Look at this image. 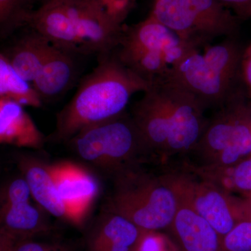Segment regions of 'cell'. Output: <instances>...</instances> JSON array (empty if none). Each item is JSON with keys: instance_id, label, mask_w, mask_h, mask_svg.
Masks as SVG:
<instances>
[{"instance_id": "cell-1", "label": "cell", "mask_w": 251, "mask_h": 251, "mask_svg": "<svg viewBox=\"0 0 251 251\" xmlns=\"http://www.w3.org/2000/svg\"><path fill=\"white\" fill-rule=\"evenodd\" d=\"M206 109L173 77L155 81L130 114L151 159L191 153L206 125Z\"/></svg>"}, {"instance_id": "cell-2", "label": "cell", "mask_w": 251, "mask_h": 251, "mask_svg": "<svg viewBox=\"0 0 251 251\" xmlns=\"http://www.w3.org/2000/svg\"><path fill=\"white\" fill-rule=\"evenodd\" d=\"M151 84L122 64L112 52L100 56L93 72L81 82L72 100L59 111L50 139L68 142L81 130L111 120L126 110L135 94Z\"/></svg>"}, {"instance_id": "cell-3", "label": "cell", "mask_w": 251, "mask_h": 251, "mask_svg": "<svg viewBox=\"0 0 251 251\" xmlns=\"http://www.w3.org/2000/svg\"><path fill=\"white\" fill-rule=\"evenodd\" d=\"M27 26L73 55L99 56L115 49L124 27L92 0H49L33 10Z\"/></svg>"}, {"instance_id": "cell-4", "label": "cell", "mask_w": 251, "mask_h": 251, "mask_svg": "<svg viewBox=\"0 0 251 251\" xmlns=\"http://www.w3.org/2000/svg\"><path fill=\"white\" fill-rule=\"evenodd\" d=\"M141 165L112 176L113 186L105 209L125 218L141 230H166L177 209V195L167 172L155 175Z\"/></svg>"}, {"instance_id": "cell-5", "label": "cell", "mask_w": 251, "mask_h": 251, "mask_svg": "<svg viewBox=\"0 0 251 251\" xmlns=\"http://www.w3.org/2000/svg\"><path fill=\"white\" fill-rule=\"evenodd\" d=\"M195 50L150 14L138 24L123 27L112 53L151 84L171 76L173 68Z\"/></svg>"}, {"instance_id": "cell-6", "label": "cell", "mask_w": 251, "mask_h": 251, "mask_svg": "<svg viewBox=\"0 0 251 251\" xmlns=\"http://www.w3.org/2000/svg\"><path fill=\"white\" fill-rule=\"evenodd\" d=\"M242 52L231 40L210 44L202 53L195 50L172 70L171 77L184 86L206 109H216L236 92Z\"/></svg>"}, {"instance_id": "cell-7", "label": "cell", "mask_w": 251, "mask_h": 251, "mask_svg": "<svg viewBox=\"0 0 251 251\" xmlns=\"http://www.w3.org/2000/svg\"><path fill=\"white\" fill-rule=\"evenodd\" d=\"M68 143L83 161L112 177L151 160L133 119L126 111L81 130Z\"/></svg>"}, {"instance_id": "cell-8", "label": "cell", "mask_w": 251, "mask_h": 251, "mask_svg": "<svg viewBox=\"0 0 251 251\" xmlns=\"http://www.w3.org/2000/svg\"><path fill=\"white\" fill-rule=\"evenodd\" d=\"M237 90L208 118L204 131L191 153L204 169H222L251 156L250 109Z\"/></svg>"}, {"instance_id": "cell-9", "label": "cell", "mask_w": 251, "mask_h": 251, "mask_svg": "<svg viewBox=\"0 0 251 251\" xmlns=\"http://www.w3.org/2000/svg\"><path fill=\"white\" fill-rule=\"evenodd\" d=\"M151 15L196 50L237 27V18L217 0H154Z\"/></svg>"}, {"instance_id": "cell-10", "label": "cell", "mask_w": 251, "mask_h": 251, "mask_svg": "<svg viewBox=\"0 0 251 251\" xmlns=\"http://www.w3.org/2000/svg\"><path fill=\"white\" fill-rule=\"evenodd\" d=\"M178 198L206 220L221 238L250 214L245 200L230 193L195 173L188 166L167 171Z\"/></svg>"}, {"instance_id": "cell-11", "label": "cell", "mask_w": 251, "mask_h": 251, "mask_svg": "<svg viewBox=\"0 0 251 251\" xmlns=\"http://www.w3.org/2000/svg\"><path fill=\"white\" fill-rule=\"evenodd\" d=\"M49 166L59 197L70 216L71 224L82 227L100 193L98 179L74 162H57Z\"/></svg>"}, {"instance_id": "cell-12", "label": "cell", "mask_w": 251, "mask_h": 251, "mask_svg": "<svg viewBox=\"0 0 251 251\" xmlns=\"http://www.w3.org/2000/svg\"><path fill=\"white\" fill-rule=\"evenodd\" d=\"M166 229L179 251H222L221 238L205 219L184 201Z\"/></svg>"}, {"instance_id": "cell-13", "label": "cell", "mask_w": 251, "mask_h": 251, "mask_svg": "<svg viewBox=\"0 0 251 251\" xmlns=\"http://www.w3.org/2000/svg\"><path fill=\"white\" fill-rule=\"evenodd\" d=\"M19 173L27 181L31 198L49 214L71 224L70 216L59 197L49 170V163L28 153L16 156Z\"/></svg>"}, {"instance_id": "cell-14", "label": "cell", "mask_w": 251, "mask_h": 251, "mask_svg": "<svg viewBox=\"0 0 251 251\" xmlns=\"http://www.w3.org/2000/svg\"><path fill=\"white\" fill-rule=\"evenodd\" d=\"M142 230L125 218L104 209L85 234L87 251H131Z\"/></svg>"}, {"instance_id": "cell-15", "label": "cell", "mask_w": 251, "mask_h": 251, "mask_svg": "<svg viewBox=\"0 0 251 251\" xmlns=\"http://www.w3.org/2000/svg\"><path fill=\"white\" fill-rule=\"evenodd\" d=\"M24 107L14 100L0 98V144L41 150L45 145V135Z\"/></svg>"}, {"instance_id": "cell-16", "label": "cell", "mask_w": 251, "mask_h": 251, "mask_svg": "<svg viewBox=\"0 0 251 251\" xmlns=\"http://www.w3.org/2000/svg\"><path fill=\"white\" fill-rule=\"evenodd\" d=\"M74 57L54 46L31 84L41 101L60 97L70 88L76 75Z\"/></svg>"}, {"instance_id": "cell-17", "label": "cell", "mask_w": 251, "mask_h": 251, "mask_svg": "<svg viewBox=\"0 0 251 251\" xmlns=\"http://www.w3.org/2000/svg\"><path fill=\"white\" fill-rule=\"evenodd\" d=\"M44 210L31 201L0 208V233L15 241L34 239L53 229Z\"/></svg>"}, {"instance_id": "cell-18", "label": "cell", "mask_w": 251, "mask_h": 251, "mask_svg": "<svg viewBox=\"0 0 251 251\" xmlns=\"http://www.w3.org/2000/svg\"><path fill=\"white\" fill-rule=\"evenodd\" d=\"M53 47L46 38L31 29L2 53L20 77L31 86Z\"/></svg>"}, {"instance_id": "cell-19", "label": "cell", "mask_w": 251, "mask_h": 251, "mask_svg": "<svg viewBox=\"0 0 251 251\" xmlns=\"http://www.w3.org/2000/svg\"><path fill=\"white\" fill-rule=\"evenodd\" d=\"M189 167L198 175L227 192L237 191L245 195L251 193V156L222 169H204L191 165Z\"/></svg>"}, {"instance_id": "cell-20", "label": "cell", "mask_w": 251, "mask_h": 251, "mask_svg": "<svg viewBox=\"0 0 251 251\" xmlns=\"http://www.w3.org/2000/svg\"><path fill=\"white\" fill-rule=\"evenodd\" d=\"M0 98L11 99L23 106L32 108H40L43 103L32 87L20 77L2 52H0Z\"/></svg>"}, {"instance_id": "cell-21", "label": "cell", "mask_w": 251, "mask_h": 251, "mask_svg": "<svg viewBox=\"0 0 251 251\" xmlns=\"http://www.w3.org/2000/svg\"><path fill=\"white\" fill-rule=\"evenodd\" d=\"M34 0H0V40L27 26Z\"/></svg>"}, {"instance_id": "cell-22", "label": "cell", "mask_w": 251, "mask_h": 251, "mask_svg": "<svg viewBox=\"0 0 251 251\" xmlns=\"http://www.w3.org/2000/svg\"><path fill=\"white\" fill-rule=\"evenodd\" d=\"M221 249L222 251H251V210L222 237Z\"/></svg>"}, {"instance_id": "cell-23", "label": "cell", "mask_w": 251, "mask_h": 251, "mask_svg": "<svg viewBox=\"0 0 251 251\" xmlns=\"http://www.w3.org/2000/svg\"><path fill=\"white\" fill-rule=\"evenodd\" d=\"M131 251H179L171 237L159 231L142 230Z\"/></svg>"}, {"instance_id": "cell-24", "label": "cell", "mask_w": 251, "mask_h": 251, "mask_svg": "<svg viewBox=\"0 0 251 251\" xmlns=\"http://www.w3.org/2000/svg\"><path fill=\"white\" fill-rule=\"evenodd\" d=\"M14 251H78V247L67 240L39 242L31 239L15 241Z\"/></svg>"}, {"instance_id": "cell-25", "label": "cell", "mask_w": 251, "mask_h": 251, "mask_svg": "<svg viewBox=\"0 0 251 251\" xmlns=\"http://www.w3.org/2000/svg\"><path fill=\"white\" fill-rule=\"evenodd\" d=\"M101 8L109 18L119 25L123 22L133 8L135 0H92Z\"/></svg>"}, {"instance_id": "cell-26", "label": "cell", "mask_w": 251, "mask_h": 251, "mask_svg": "<svg viewBox=\"0 0 251 251\" xmlns=\"http://www.w3.org/2000/svg\"><path fill=\"white\" fill-rule=\"evenodd\" d=\"M251 94V45L243 52L239 76Z\"/></svg>"}, {"instance_id": "cell-27", "label": "cell", "mask_w": 251, "mask_h": 251, "mask_svg": "<svg viewBox=\"0 0 251 251\" xmlns=\"http://www.w3.org/2000/svg\"><path fill=\"white\" fill-rule=\"evenodd\" d=\"M226 7H232L239 12L250 15L251 12V0H217Z\"/></svg>"}, {"instance_id": "cell-28", "label": "cell", "mask_w": 251, "mask_h": 251, "mask_svg": "<svg viewBox=\"0 0 251 251\" xmlns=\"http://www.w3.org/2000/svg\"><path fill=\"white\" fill-rule=\"evenodd\" d=\"M14 242L12 238L0 233V251H14Z\"/></svg>"}, {"instance_id": "cell-29", "label": "cell", "mask_w": 251, "mask_h": 251, "mask_svg": "<svg viewBox=\"0 0 251 251\" xmlns=\"http://www.w3.org/2000/svg\"><path fill=\"white\" fill-rule=\"evenodd\" d=\"M246 196H247V198L244 200H245L246 202H247L248 205H249V208H250L251 210V193L246 195Z\"/></svg>"}, {"instance_id": "cell-30", "label": "cell", "mask_w": 251, "mask_h": 251, "mask_svg": "<svg viewBox=\"0 0 251 251\" xmlns=\"http://www.w3.org/2000/svg\"><path fill=\"white\" fill-rule=\"evenodd\" d=\"M49 1V0H44V2H45V1Z\"/></svg>"}, {"instance_id": "cell-31", "label": "cell", "mask_w": 251, "mask_h": 251, "mask_svg": "<svg viewBox=\"0 0 251 251\" xmlns=\"http://www.w3.org/2000/svg\"><path fill=\"white\" fill-rule=\"evenodd\" d=\"M250 16H251V14H250Z\"/></svg>"}]
</instances>
